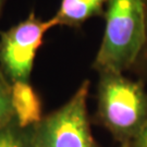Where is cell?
<instances>
[{"instance_id": "obj_1", "label": "cell", "mask_w": 147, "mask_h": 147, "mask_svg": "<svg viewBox=\"0 0 147 147\" xmlns=\"http://www.w3.org/2000/svg\"><path fill=\"white\" fill-rule=\"evenodd\" d=\"M105 32L93 68L101 73H123L137 63L146 42L145 0H109Z\"/></svg>"}, {"instance_id": "obj_5", "label": "cell", "mask_w": 147, "mask_h": 147, "mask_svg": "<svg viewBox=\"0 0 147 147\" xmlns=\"http://www.w3.org/2000/svg\"><path fill=\"white\" fill-rule=\"evenodd\" d=\"M11 105L13 119L21 127L35 126L44 119L42 98L30 82L11 83Z\"/></svg>"}, {"instance_id": "obj_8", "label": "cell", "mask_w": 147, "mask_h": 147, "mask_svg": "<svg viewBox=\"0 0 147 147\" xmlns=\"http://www.w3.org/2000/svg\"><path fill=\"white\" fill-rule=\"evenodd\" d=\"M13 120L11 105V83L0 70V126Z\"/></svg>"}, {"instance_id": "obj_6", "label": "cell", "mask_w": 147, "mask_h": 147, "mask_svg": "<svg viewBox=\"0 0 147 147\" xmlns=\"http://www.w3.org/2000/svg\"><path fill=\"white\" fill-rule=\"evenodd\" d=\"M109 0H61L55 18L59 26L79 27L94 18L104 16Z\"/></svg>"}, {"instance_id": "obj_3", "label": "cell", "mask_w": 147, "mask_h": 147, "mask_svg": "<svg viewBox=\"0 0 147 147\" xmlns=\"http://www.w3.org/2000/svg\"><path fill=\"white\" fill-rule=\"evenodd\" d=\"M89 85L85 80L64 105L35 125V147H97L87 110Z\"/></svg>"}, {"instance_id": "obj_4", "label": "cell", "mask_w": 147, "mask_h": 147, "mask_svg": "<svg viewBox=\"0 0 147 147\" xmlns=\"http://www.w3.org/2000/svg\"><path fill=\"white\" fill-rule=\"evenodd\" d=\"M59 26L53 16L42 20L32 11L23 21L2 32L0 36V70L10 83L30 82L38 49L50 30Z\"/></svg>"}, {"instance_id": "obj_2", "label": "cell", "mask_w": 147, "mask_h": 147, "mask_svg": "<svg viewBox=\"0 0 147 147\" xmlns=\"http://www.w3.org/2000/svg\"><path fill=\"white\" fill-rule=\"evenodd\" d=\"M97 116L117 140L133 142L147 121V92L143 82L123 73L99 74Z\"/></svg>"}, {"instance_id": "obj_11", "label": "cell", "mask_w": 147, "mask_h": 147, "mask_svg": "<svg viewBox=\"0 0 147 147\" xmlns=\"http://www.w3.org/2000/svg\"><path fill=\"white\" fill-rule=\"evenodd\" d=\"M1 3H2V0H0V7H1Z\"/></svg>"}, {"instance_id": "obj_7", "label": "cell", "mask_w": 147, "mask_h": 147, "mask_svg": "<svg viewBox=\"0 0 147 147\" xmlns=\"http://www.w3.org/2000/svg\"><path fill=\"white\" fill-rule=\"evenodd\" d=\"M34 127H21L11 120L0 126V147H35Z\"/></svg>"}, {"instance_id": "obj_9", "label": "cell", "mask_w": 147, "mask_h": 147, "mask_svg": "<svg viewBox=\"0 0 147 147\" xmlns=\"http://www.w3.org/2000/svg\"><path fill=\"white\" fill-rule=\"evenodd\" d=\"M145 11H146V42L143 48V51L140 56V59L135 65H140L147 73V0H145Z\"/></svg>"}, {"instance_id": "obj_10", "label": "cell", "mask_w": 147, "mask_h": 147, "mask_svg": "<svg viewBox=\"0 0 147 147\" xmlns=\"http://www.w3.org/2000/svg\"><path fill=\"white\" fill-rule=\"evenodd\" d=\"M134 147H147V121L133 141Z\"/></svg>"}]
</instances>
